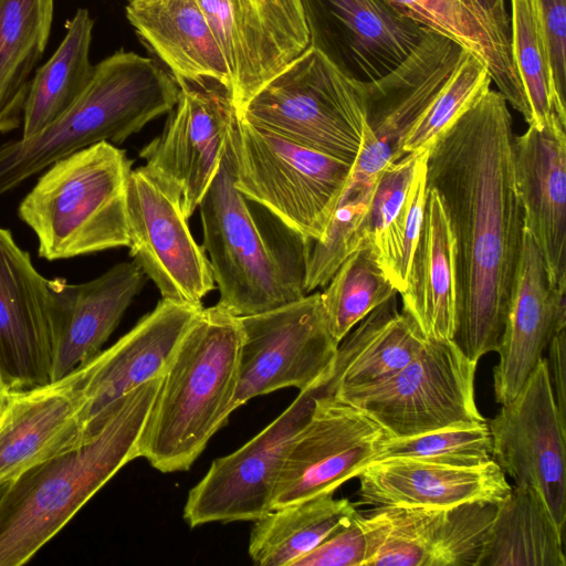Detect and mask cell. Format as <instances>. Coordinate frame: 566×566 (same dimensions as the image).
Segmentation results:
<instances>
[{
	"mask_svg": "<svg viewBox=\"0 0 566 566\" xmlns=\"http://www.w3.org/2000/svg\"><path fill=\"white\" fill-rule=\"evenodd\" d=\"M388 437L358 408L322 394L287 450L272 510L334 493L375 459Z\"/></svg>",
	"mask_w": 566,
	"mask_h": 566,
	"instance_id": "2e32d148",
	"label": "cell"
},
{
	"mask_svg": "<svg viewBox=\"0 0 566 566\" xmlns=\"http://www.w3.org/2000/svg\"><path fill=\"white\" fill-rule=\"evenodd\" d=\"M402 311L430 339H453L457 323L455 247L442 201L427 186L423 221L415 248Z\"/></svg>",
	"mask_w": 566,
	"mask_h": 566,
	"instance_id": "83f0119b",
	"label": "cell"
},
{
	"mask_svg": "<svg viewBox=\"0 0 566 566\" xmlns=\"http://www.w3.org/2000/svg\"><path fill=\"white\" fill-rule=\"evenodd\" d=\"M240 316L202 307L163 375L145 423L139 455L160 472L188 470L237 409Z\"/></svg>",
	"mask_w": 566,
	"mask_h": 566,
	"instance_id": "3957f363",
	"label": "cell"
},
{
	"mask_svg": "<svg viewBox=\"0 0 566 566\" xmlns=\"http://www.w3.org/2000/svg\"><path fill=\"white\" fill-rule=\"evenodd\" d=\"M14 391L0 371V421L12 400Z\"/></svg>",
	"mask_w": 566,
	"mask_h": 566,
	"instance_id": "f6af8a7d",
	"label": "cell"
},
{
	"mask_svg": "<svg viewBox=\"0 0 566 566\" xmlns=\"http://www.w3.org/2000/svg\"><path fill=\"white\" fill-rule=\"evenodd\" d=\"M227 62L239 117L290 61L255 0H198Z\"/></svg>",
	"mask_w": 566,
	"mask_h": 566,
	"instance_id": "f546056e",
	"label": "cell"
},
{
	"mask_svg": "<svg viewBox=\"0 0 566 566\" xmlns=\"http://www.w3.org/2000/svg\"><path fill=\"white\" fill-rule=\"evenodd\" d=\"M510 1V46L528 106V126L543 127L554 116L566 123L557 96L539 0Z\"/></svg>",
	"mask_w": 566,
	"mask_h": 566,
	"instance_id": "e575fe53",
	"label": "cell"
},
{
	"mask_svg": "<svg viewBox=\"0 0 566 566\" xmlns=\"http://www.w3.org/2000/svg\"><path fill=\"white\" fill-rule=\"evenodd\" d=\"M54 0H0V134L22 126L32 77L49 42Z\"/></svg>",
	"mask_w": 566,
	"mask_h": 566,
	"instance_id": "1f68e13d",
	"label": "cell"
},
{
	"mask_svg": "<svg viewBox=\"0 0 566 566\" xmlns=\"http://www.w3.org/2000/svg\"><path fill=\"white\" fill-rule=\"evenodd\" d=\"M82 410L74 370L49 384L15 390L0 421V485L81 443Z\"/></svg>",
	"mask_w": 566,
	"mask_h": 566,
	"instance_id": "d4e9b609",
	"label": "cell"
},
{
	"mask_svg": "<svg viewBox=\"0 0 566 566\" xmlns=\"http://www.w3.org/2000/svg\"><path fill=\"white\" fill-rule=\"evenodd\" d=\"M524 226L542 255L549 286L566 291V123L554 116L513 139Z\"/></svg>",
	"mask_w": 566,
	"mask_h": 566,
	"instance_id": "44dd1931",
	"label": "cell"
},
{
	"mask_svg": "<svg viewBox=\"0 0 566 566\" xmlns=\"http://www.w3.org/2000/svg\"><path fill=\"white\" fill-rule=\"evenodd\" d=\"M321 292V302L332 336L342 339L371 311L398 291L377 261L366 240L338 268Z\"/></svg>",
	"mask_w": 566,
	"mask_h": 566,
	"instance_id": "d590c367",
	"label": "cell"
},
{
	"mask_svg": "<svg viewBox=\"0 0 566 566\" xmlns=\"http://www.w3.org/2000/svg\"><path fill=\"white\" fill-rule=\"evenodd\" d=\"M555 88L566 106V0H539Z\"/></svg>",
	"mask_w": 566,
	"mask_h": 566,
	"instance_id": "b9f144b4",
	"label": "cell"
},
{
	"mask_svg": "<svg viewBox=\"0 0 566 566\" xmlns=\"http://www.w3.org/2000/svg\"><path fill=\"white\" fill-rule=\"evenodd\" d=\"M161 378L117 400L91 438L9 483L0 502V566L29 562L124 465L140 457V437Z\"/></svg>",
	"mask_w": 566,
	"mask_h": 566,
	"instance_id": "7a4b0ae2",
	"label": "cell"
},
{
	"mask_svg": "<svg viewBox=\"0 0 566 566\" xmlns=\"http://www.w3.org/2000/svg\"><path fill=\"white\" fill-rule=\"evenodd\" d=\"M310 45L343 74L367 83L389 73L426 28L386 0H300Z\"/></svg>",
	"mask_w": 566,
	"mask_h": 566,
	"instance_id": "ac0fdd59",
	"label": "cell"
},
{
	"mask_svg": "<svg viewBox=\"0 0 566 566\" xmlns=\"http://www.w3.org/2000/svg\"><path fill=\"white\" fill-rule=\"evenodd\" d=\"M356 512L355 503L334 493L271 510L253 521L249 555L261 566H293L347 525Z\"/></svg>",
	"mask_w": 566,
	"mask_h": 566,
	"instance_id": "d6a6232c",
	"label": "cell"
},
{
	"mask_svg": "<svg viewBox=\"0 0 566 566\" xmlns=\"http://www.w3.org/2000/svg\"><path fill=\"white\" fill-rule=\"evenodd\" d=\"M513 139L509 103L490 88L427 155V186L438 192L454 238L453 340L474 361L499 348L522 253Z\"/></svg>",
	"mask_w": 566,
	"mask_h": 566,
	"instance_id": "6da1fadb",
	"label": "cell"
},
{
	"mask_svg": "<svg viewBox=\"0 0 566 566\" xmlns=\"http://www.w3.org/2000/svg\"><path fill=\"white\" fill-rule=\"evenodd\" d=\"M396 295L371 311L338 344L326 380L327 395L381 381L423 349L429 338L409 315L398 311Z\"/></svg>",
	"mask_w": 566,
	"mask_h": 566,
	"instance_id": "f1b7e54d",
	"label": "cell"
},
{
	"mask_svg": "<svg viewBox=\"0 0 566 566\" xmlns=\"http://www.w3.org/2000/svg\"><path fill=\"white\" fill-rule=\"evenodd\" d=\"M234 125L218 172L198 208L202 247L220 293L218 304L237 316H245L306 295L308 248L287 251L277 248L261 229L249 200L237 189Z\"/></svg>",
	"mask_w": 566,
	"mask_h": 566,
	"instance_id": "8992f818",
	"label": "cell"
},
{
	"mask_svg": "<svg viewBox=\"0 0 566 566\" xmlns=\"http://www.w3.org/2000/svg\"><path fill=\"white\" fill-rule=\"evenodd\" d=\"M563 531L536 489L515 485L496 505L476 566H566Z\"/></svg>",
	"mask_w": 566,
	"mask_h": 566,
	"instance_id": "4dcf8cb0",
	"label": "cell"
},
{
	"mask_svg": "<svg viewBox=\"0 0 566 566\" xmlns=\"http://www.w3.org/2000/svg\"><path fill=\"white\" fill-rule=\"evenodd\" d=\"M240 321L237 408L258 396L287 387L305 390L329 377L339 343L327 327L321 292Z\"/></svg>",
	"mask_w": 566,
	"mask_h": 566,
	"instance_id": "8fae6325",
	"label": "cell"
},
{
	"mask_svg": "<svg viewBox=\"0 0 566 566\" xmlns=\"http://www.w3.org/2000/svg\"><path fill=\"white\" fill-rule=\"evenodd\" d=\"M386 458L455 467L480 465L493 460L490 429L486 420H483L411 437H388L380 443L374 460Z\"/></svg>",
	"mask_w": 566,
	"mask_h": 566,
	"instance_id": "74e56055",
	"label": "cell"
},
{
	"mask_svg": "<svg viewBox=\"0 0 566 566\" xmlns=\"http://www.w3.org/2000/svg\"><path fill=\"white\" fill-rule=\"evenodd\" d=\"M359 497L374 506L447 507L468 502L499 503L512 486L494 460L455 467L405 458L370 461L356 475Z\"/></svg>",
	"mask_w": 566,
	"mask_h": 566,
	"instance_id": "cb8c5ba5",
	"label": "cell"
},
{
	"mask_svg": "<svg viewBox=\"0 0 566 566\" xmlns=\"http://www.w3.org/2000/svg\"><path fill=\"white\" fill-rule=\"evenodd\" d=\"M178 94L176 78L153 59L116 51L94 65L84 92L56 120L29 139L0 144V196L80 149L124 143L168 114Z\"/></svg>",
	"mask_w": 566,
	"mask_h": 566,
	"instance_id": "277c9868",
	"label": "cell"
},
{
	"mask_svg": "<svg viewBox=\"0 0 566 566\" xmlns=\"http://www.w3.org/2000/svg\"><path fill=\"white\" fill-rule=\"evenodd\" d=\"M492 459L515 485L536 489L555 522H566V420L557 410L546 359L517 395L486 420Z\"/></svg>",
	"mask_w": 566,
	"mask_h": 566,
	"instance_id": "5bb4252c",
	"label": "cell"
},
{
	"mask_svg": "<svg viewBox=\"0 0 566 566\" xmlns=\"http://www.w3.org/2000/svg\"><path fill=\"white\" fill-rule=\"evenodd\" d=\"M465 52L452 39L426 28L400 64L380 78L363 83L361 142L344 190L374 188L384 168L405 156V138L438 97Z\"/></svg>",
	"mask_w": 566,
	"mask_h": 566,
	"instance_id": "30bf717a",
	"label": "cell"
},
{
	"mask_svg": "<svg viewBox=\"0 0 566 566\" xmlns=\"http://www.w3.org/2000/svg\"><path fill=\"white\" fill-rule=\"evenodd\" d=\"M377 545L370 517L357 511L347 525L296 560L293 566H369Z\"/></svg>",
	"mask_w": 566,
	"mask_h": 566,
	"instance_id": "ab89813d",
	"label": "cell"
},
{
	"mask_svg": "<svg viewBox=\"0 0 566 566\" xmlns=\"http://www.w3.org/2000/svg\"><path fill=\"white\" fill-rule=\"evenodd\" d=\"M546 359L549 380L558 412L566 416V336L565 328L554 333ZM566 420V419H565Z\"/></svg>",
	"mask_w": 566,
	"mask_h": 566,
	"instance_id": "ee69618b",
	"label": "cell"
},
{
	"mask_svg": "<svg viewBox=\"0 0 566 566\" xmlns=\"http://www.w3.org/2000/svg\"><path fill=\"white\" fill-rule=\"evenodd\" d=\"M496 505L376 506L367 512L378 536L369 566H476Z\"/></svg>",
	"mask_w": 566,
	"mask_h": 566,
	"instance_id": "ffe728a7",
	"label": "cell"
},
{
	"mask_svg": "<svg viewBox=\"0 0 566 566\" xmlns=\"http://www.w3.org/2000/svg\"><path fill=\"white\" fill-rule=\"evenodd\" d=\"M240 118L353 165L361 142L363 83L307 46L259 90Z\"/></svg>",
	"mask_w": 566,
	"mask_h": 566,
	"instance_id": "ba28073f",
	"label": "cell"
},
{
	"mask_svg": "<svg viewBox=\"0 0 566 566\" xmlns=\"http://www.w3.org/2000/svg\"><path fill=\"white\" fill-rule=\"evenodd\" d=\"M491 83L486 65L467 51L438 97L405 138L402 153L429 149L441 133L491 88Z\"/></svg>",
	"mask_w": 566,
	"mask_h": 566,
	"instance_id": "f35d334b",
	"label": "cell"
},
{
	"mask_svg": "<svg viewBox=\"0 0 566 566\" xmlns=\"http://www.w3.org/2000/svg\"><path fill=\"white\" fill-rule=\"evenodd\" d=\"M132 160L99 142L46 167L18 207L38 254L66 260L128 247L127 185Z\"/></svg>",
	"mask_w": 566,
	"mask_h": 566,
	"instance_id": "5b68a950",
	"label": "cell"
},
{
	"mask_svg": "<svg viewBox=\"0 0 566 566\" xmlns=\"http://www.w3.org/2000/svg\"><path fill=\"white\" fill-rule=\"evenodd\" d=\"M374 189L343 193L322 239L308 244L306 294L325 287L343 262L369 239L367 218Z\"/></svg>",
	"mask_w": 566,
	"mask_h": 566,
	"instance_id": "8d00e7d4",
	"label": "cell"
},
{
	"mask_svg": "<svg viewBox=\"0 0 566 566\" xmlns=\"http://www.w3.org/2000/svg\"><path fill=\"white\" fill-rule=\"evenodd\" d=\"M202 307L161 298L111 347L74 369L83 402L82 442L99 430L117 400L164 375Z\"/></svg>",
	"mask_w": 566,
	"mask_h": 566,
	"instance_id": "e0dca14e",
	"label": "cell"
},
{
	"mask_svg": "<svg viewBox=\"0 0 566 566\" xmlns=\"http://www.w3.org/2000/svg\"><path fill=\"white\" fill-rule=\"evenodd\" d=\"M427 155L428 149L408 153L386 166L375 185L368 211L369 242L398 293L406 287L423 221Z\"/></svg>",
	"mask_w": 566,
	"mask_h": 566,
	"instance_id": "484cf974",
	"label": "cell"
},
{
	"mask_svg": "<svg viewBox=\"0 0 566 566\" xmlns=\"http://www.w3.org/2000/svg\"><path fill=\"white\" fill-rule=\"evenodd\" d=\"M94 20L78 8L66 23L55 52L36 69L28 92L20 138L29 139L64 114L90 83L94 64L90 59Z\"/></svg>",
	"mask_w": 566,
	"mask_h": 566,
	"instance_id": "836d02e7",
	"label": "cell"
},
{
	"mask_svg": "<svg viewBox=\"0 0 566 566\" xmlns=\"http://www.w3.org/2000/svg\"><path fill=\"white\" fill-rule=\"evenodd\" d=\"M326 380L301 390L294 401L234 452L216 459L189 491L184 518L191 527L212 522L254 521L272 510L287 450L308 421Z\"/></svg>",
	"mask_w": 566,
	"mask_h": 566,
	"instance_id": "4fadbf2b",
	"label": "cell"
},
{
	"mask_svg": "<svg viewBox=\"0 0 566 566\" xmlns=\"http://www.w3.org/2000/svg\"><path fill=\"white\" fill-rule=\"evenodd\" d=\"M8 485H9V483H8V484L0 485V502H1V500H2V496H3L4 492H6V491H7V489H8Z\"/></svg>",
	"mask_w": 566,
	"mask_h": 566,
	"instance_id": "bcb514c9",
	"label": "cell"
},
{
	"mask_svg": "<svg viewBox=\"0 0 566 566\" xmlns=\"http://www.w3.org/2000/svg\"><path fill=\"white\" fill-rule=\"evenodd\" d=\"M566 291L549 286L542 255L524 228L523 247L493 371L495 400L511 401L521 390L555 332L566 327Z\"/></svg>",
	"mask_w": 566,
	"mask_h": 566,
	"instance_id": "603a6c76",
	"label": "cell"
},
{
	"mask_svg": "<svg viewBox=\"0 0 566 566\" xmlns=\"http://www.w3.org/2000/svg\"><path fill=\"white\" fill-rule=\"evenodd\" d=\"M126 18L176 81L216 80L230 72L198 0H128Z\"/></svg>",
	"mask_w": 566,
	"mask_h": 566,
	"instance_id": "4316f807",
	"label": "cell"
},
{
	"mask_svg": "<svg viewBox=\"0 0 566 566\" xmlns=\"http://www.w3.org/2000/svg\"><path fill=\"white\" fill-rule=\"evenodd\" d=\"M129 256L161 298L202 307L214 279L203 247L193 239L177 197L142 166L127 185Z\"/></svg>",
	"mask_w": 566,
	"mask_h": 566,
	"instance_id": "9a60e30c",
	"label": "cell"
},
{
	"mask_svg": "<svg viewBox=\"0 0 566 566\" xmlns=\"http://www.w3.org/2000/svg\"><path fill=\"white\" fill-rule=\"evenodd\" d=\"M478 361L453 339H428L403 368L374 385L333 395L373 419L389 437L403 438L485 420L478 409Z\"/></svg>",
	"mask_w": 566,
	"mask_h": 566,
	"instance_id": "9c48e42d",
	"label": "cell"
},
{
	"mask_svg": "<svg viewBox=\"0 0 566 566\" xmlns=\"http://www.w3.org/2000/svg\"><path fill=\"white\" fill-rule=\"evenodd\" d=\"M235 187L311 243L322 239L352 164L239 118L233 128Z\"/></svg>",
	"mask_w": 566,
	"mask_h": 566,
	"instance_id": "52a82bcc",
	"label": "cell"
},
{
	"mask_svg": "<svg viewBox=\"0 0 566 566\" xmlns=\"http://www.w3.org/2000/svg\"><path fill=\"white\" fill-rule=\"evenodd\" d=\"M177 82L178 98L164 129L139 157L146 171L178 198L189 219L216 177L240 117L224 84L211 78Z\"/></svg>",
	"mask_w": 566,
	"mask_h": 566,
	"instance_id": "7c38bea8",
	"label": "cell"
},
{
	"mask_svg": "<svg viewBox=\"0 0 566 566\" xmlns=\"http://www.w3.org/2000/svg\"><path fill=\"white\" fill-rule=\"evenodd\" d=\"M146 282V274L134 260L117 263L80 284L48 279L56 324L52 381L101 352Z\"/></svg>",
	"mask_w": 566,
	"mask_h": 566,
	"instance_id": "7402d4cb",
	"label": "cell"
},
{
	"mask_svg": "<svg viewBox=\"0 0 566 566\" xmlns=\"http://www.w3.org/2000/svg\"><path fill=\"white\" fill-rule=\"evenodd\" d=\"M56 324L48 279L0 227V371L14 390L52 381Z\"/></svg>",
	"mask_w": 566,
	"mask_h": 566,
	"instance_id": "d6986e66",
	"label": "cell"
},
{
	"mask_svg": "<svg viewBox=\"0 0 566 566\" xmlns=\"http://www.w3.org/2000/svg\"><path fill=\"white\" fill-rule=\"evenodd\" d=\"M459 1L480 22L504 61L515 70L511 56L510 15L506 0Z\"/></svg>",
	"mask_w": 566,
	"mask_h": 566,
	"instance_id": "7bdbcfd3",
	"label": "cell"
},
{
	"mask_svg": "<svg viewBox=\"0 0 566 566\" xmlns=\"http://www.w3.org/2000/svg\"><path fill=\"white\" fill-rule=\"evenodd\" d=\"M255 2L289 61L310 45L300 0H255Z\"/></svg>",
	"mask_w": 566,
	"mask_h": 566,
	"instance_id": "60d3db41",
	"label": "cell"
}]
</instances>
